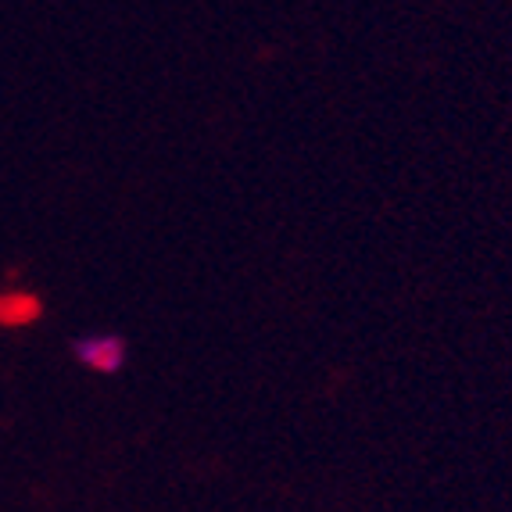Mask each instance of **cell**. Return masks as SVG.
Wrapping results in <instances>:
<instances>
[{
	"label": "cell",
	"instance_id": "cell-2",
	"mask_svg": "<svg viewBox=\"0 0 512 512\" xmlns=\"http://www.w3.org/2000/svg\"><path fill=\"white\" fill-rule=\"evenodd\" d=\"M43 316V298L33 291H4L0 294V326L4 330H26V326L40 323Z\"/></svg>",
	"mask_w": 512,
	"mask_h": 512
},
{
	"label": "cell",
	"instance_id": "cell-1",
	"mask_svg": "<svg viewBox=\"0 0 512 512\" xmlns=\"http://www.w3.org/2000/svg\"><path fill=\"white\" fill-rule=\"evenodd\" d=\"M72 359L86 373L115 376L129 362V344L119 333H79V337H72Z\"/></svg>",
	"mask_w": 512,
	"mask_h": 512
}]
</instances>
